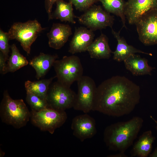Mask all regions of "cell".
I'll return each mask as SVG.
<instances>
[{
  "mask_svg": "<svg viewBox=\"0 0 157 157\" xmlns=\"http://www.w3.org/2000/svg\"><path fill=\"white\" fill-rule=\"evenodd\" d=\"M150 118L156 124V129L157 131V121L151 115H150Z\"/></svg>",
  "mask_w": 157,
  "mask_h": 157,
  "instance_id": "4dcf8cb0",
  "label": "cell"
},
{
  "mask_svg": "<svg viewBox=\"0 0 157 157\" xmlns=\"http://www.w3.org/2000/svg\"><path fill=\"white\" fill-rule=\"evenodd\" d=\"M144 120L134 116L126 121L112 124L105 129L104 140L109 150L124 152L133 145L142 128Z\"/></svg>",
  "mask_w": 157,
  "mask_h": 157,
  "instance_id": "7a4b0ae2",
  "label": "cell"
},
{
  "mask_svg": "<svg viewBox=\"0 0 157 157\" xmlns=\"http://www.w3.org/2000/svg\"><path fill=\"white\" fill-rule=\"evenodd\" d=\"M149 156L150 157H157V147L155 149L154 151Z\"/></svg>",
  "mask_w": 157,
  "mask_h": 157,
  "instance_id": "f546056e",
  "label": "cell"
},
{
  "mask_svg": "<svg viewBox=\"0 0 157 157\" xmlns=\"http://www.w3.org/2000/svg\"><path fill=\"white\" fill-rule=\"evenodd\" d=\"M156 138L151 131H145L140 136L131 151V157H147L152 151Z\"/></svg>",
  "mask_w": 157,
  "mask_h": 157,
  "instance_id": "d6986e66",
  "label": "cell"
},
{
  "mask_svg": "<svg viewBox=\"0 0 157 157\" xmlns=\"http://www.w3.org/2000/svg\"><path fill=\"white\" fill-rule=\"evenodd\" d=\"M53 66L57 81L66 87L70 88L73 83L83 76V68L80 58L72 55L65 56L57 60Z\"/></svg>",
  "mask_w": 157,
  "mask_h": 157,
  "instance_id": "5b68a950",
  "label": "cell"
},
{
  "mask_svg": "<svg viewBox=\"0 0 157 157\" xmlns=\"http://www.w3.org/2000/svg\"><path fill=\"white\" fill-rule=\"evenodd\" d=\"M109 157H127L124 152H119V153L109 155Z\"/></svg>",
  "mask_w": 157,
  "mask_h": 157,
  "instance_id": "f1b7e54d",
  "label": "cell"
},
{
  "mask_svg": "<svg viewBox=\"0 0 157 157\" xmlns=\"http://www.w3.org/2000/svg\"><path fill=\"white\" fill-rule=\"evenodd\" d=\"M154 9H157V0H128L124 13L129 23L134 24L142 15Z\"/></svg>",
  "mask_w": 157,
  "mask_h": 157,
  "instance_id": "7c38bea8",
  "label": "cell"
},
{
  "mask_svg": "<svg viewBox=\"0 0 157 157\" xmlns=\"http://www.w3.org/2000/svg\"><path fill=\"white\" fill-rule=\"evenodd\" d=\"M44 29L41 24L34 19L24 22H15L7 32L9 40L15 39L19 42L24 50L29 55L31 45Z\"/></svg>",
  "mask_w": 157,
  "mask_h": 157,
  "instance_id": "277c9868",
  "label": "cell"
},
{
  "mask_svg": "<svg viewBox=\"0 0 157 157\" xmlns=\"http://www.w3.org/2000/svg\"><path fill=\"white\" fill-rule=\"evenodd\" d=\"M10 48L11 53L8 59L7 73L14 72L29 63L26 58L20 53L15 44H12Z\"/></svg>",
  "mask_w": 157,
  "mask_h": 157,
  "instance_id": "603a6c76",
  "label": "cell"
},
{
  "mask_svg": "<svg viewBox=\"0 0 157 157\" xmlns=\"http://www.w3.org/2000/svg\"><path fill=\"white\" fill-rule=\"evenodd\" d=\"M7 60L1 52H0V72L1 74H5L7 73V65L6 62Z\"/></svg>",
  "mask_w": 157,
  "mask_h": 157,
  "instance_id": "83f0119b",
  "label": "cell"
},
{
  "mask_svg": "<svg viewBox=\"0 0 157 157\" xmlns=\"http://www.w3.org/2000/svg\"><path fill=\"white\" fill-rule=\"evenodd\" d=\"M94 36V31L86 27L76 28L69 43V52L74 54L87 51L93 41Z\"/></svg>",
  "mask_w": 157,
  "mask_h": 157,
  "instance_id": "4fadbf2b",
  "label": "cell"
},
{
  "mask_svg": "<svg viewBox=\"0 0 157 157\" xmlns=\"http://www.w3.org/2000/svg\"><path fill=\"white\" fill-rule=\"evenodd\" d=\"M0 116L2 122L19 129L29 121L31 112L22 99H14L5 90L0 104Z\"/></svg>",
  "mask_w": 157,
  "mask_h": 157,
  "instance_id": "3957f363",
  "label": "cell"
},
{
  "mask_svg": "<svg viewBox=\"0 0 157 157\" xmlns=\"http://www.w3.org/2000/svg\"><path fill=\"white\" fill-rule=\"evenodd\" d=\"M78 90L73 108L87 113L92 111L93 100L97 87L94 80L82 76L77 81Z\"/></svg>",
  "mask_w": 157,
  "mask_h": 157,
  "instance_id": "30bf717a",
  "label": "cell"
},
{
  "mask_svg": "<svg viewBox=\"0 0 157 157\" xmlns=\"http://www.w3.org/2000/svg\"><path fill=\"white\" fill-rule=\"evenodd\" d=\"M67 115L65 111L48 106L39 111L31 110L30 119L34 126L41 131L53 134L55 130L66 122Z\"/></svg>",
  "mask_w": 157,
  "mask_h": 157,
  "instance_id": "8992f818",
  "label": "cell"
},
{
  "mask_svg": "<svg viewBox=\"0 0 157 157\" xmlns=\"http://www.w3.org/2000/svg\"><path fill=\"white\" fill-rule=\"evenodd\" d=\"M72 33V28L69 25L53 23L47 34L49 46L55 49H60L67 42Z\"/></svg>",
  "mask_w": 157,
  "mask_h": 157,
  "instance_id": "5bb4252c",
  "label": "cell"
},
{
  "mask_svg": "<svg viewBox=\"0 0 157 157\" xmlns=\"http://www.w3.org/2000/svg\"><path fill=\"white\" fill-rule=\"evenodd\" d=\"M76 94L70 88L64 86L57 81L49 87L46 100L48 107L65 111L73 108Z\"/></svg>",
  "mask_w": 157,
  "mask_h": 157,
  "instance_id": "52a82bcc",
  "label": "cell"
},
{
  "mask_svg": "<svg viewBox=\"0 0 157 157\" xmlns=\"http://www.w3.org/2000/svg\"><path fill=\"white\" fill-rule=\"evenodd\" d=\"M58 58L57 55L40 53L39 55L35 57L30 61L29 63L35 70L36 77L37 79H39L46 74L53 66Z\"/></svg>",
  "mask_w": 157,
  "mask_h": 157,
  "instance_id": "ac0fdd59",
  "label": "cell"
},
{
  "mask_svg": "<svg viewBox=\"0 0 157 157\" xmlns=\"http://www.w3.org/2000/svg\"><path fill=\"white\" fill-rule=\"evenodd\" d=\"M124 62L126 69L134 76L151 75V71L155 68L149 65L146 58L135 54L129 56Z\"/></svg>",
  "mask_w": 157,
  "mask_h": 157,
  "instance_id": "e0dca14e",
  "label": "cell"
},
{
  "mask_svg": "<svg viewBox=\"0 0 157 157\" xmlns=\"http://www.w3.org/2000/svg\"><path fill=\"white\" fill-rule=\"evenodd\" d=\"M108 39L101 33L93 40L88 47L87 51L91 58L96 59H108L112 52L108 44Z\"/></svg>",
  "mask_w": 157,
  "mask_h": 157,
  "instance_id": "2e32d148",
  "label": "cell"
},
{
  "mask_svg": "<svg viewBox=\"0 0 157 157\" xmlns=\"http://www.w3.org/2000/svg\"><path fill=\"white\" fill-rule=\"evenodd\" d=\"M140 98L139 86L125 76H113L97 87L92 111L109 116L122 117L131 113Z\"/></svg>",
  "mask_w": 157,
  "mask_h": 157,
  "instance_id": "6da1fadb",
  "label": "cell"
},
{
  "mask_svg": "<svg viewBox=\"0 0 157 157\" xmlns=\"http://www.w3.org/2000/svg\"><path fill=\"white\" fill-rule=\"evenodd\" d=\"M74 6L76 9L80 11H85L99 0H69Z\"/></svg>",
  "mask_w": 157,
  "mask_h": 157,
  "instance_id": "484cf974",
  "label": "cell"
},
{
  "mask_svg": "<svg viewBox=\"0 0 157 157\" xmlns=\"http://www.w3.org/2000/svg\"><path fill=\"white\" fill-rule=\"evenodd\" d=\"M111 32L117 42L116 49L112 53L113 54V58L114 60L119 62L124 61L129 56L136 53L152 55L150 53L144 52L136 49L133 46L129 45L125 39L120 36V31L117 32L112 28Z\"/></svg>",
  "mask_w": 157,
  "mask_h": 157,
  "instance_id": "9a60e30c",
  "label": "cell"
},
{
  "mask_svg": "<svg viewBox=\"0 0 157 157\" xmlns=\"http://www.w3.org/2000/svg\"><path fill=\"white\" fill-rule=\"evenodd\" d=\"M139 39L145 46L157 44V9L141 16L135 23Z\"/></svg>",
  "mask_w": 157,
  "mask_h": 157,
  "instance_id": "9c48e42d",
  "label": "cell"
},
{
  "mask_svg": "<svg viewBox=\"0 0 157 157\" xmlns=\"http://www.w3.org/2000/svg\"><path fill=\"white\" fill-rule=\"evenodd\" d=\"M26 100L30 106L31 110L39 111L48 106L46 99H43L33 93L26 92Z\"/></svg>",
  "mask_w": 157,
  "mask_h": 157,
  "instance_id": "cb8c5ba5",
  "label": "cell"
},
{
  "mask_svg": "<svg viewBox=\"0 0 157 157\" xmlns=\"http://www.w3.org/2000/svg\"><path fill=\"white\" fill-rule=\"evenodd\" d=\"M10 40L8 32L3 31L0 29V50L6 59H8L9 51V41Z\"/></svg>",
  "mask_w": 157,
  "mask_h": 157,
  "instance_id": "d4e9b609",
  "label": "cell"
},
{
  "mask_svg": "<svg viewBox=\"0 0 157 157\" xmlns=\"http://www.w3.org/2000/svg\"><path fill=\"white\" fill-rule=\"evenodd\" d=\"M56 77L32 81L27 80L25 83L26 92H29L46 99L50 84Z\"/></svg>",
  "mask_w": 157,
  "mask_h": 157,
  "instance_id": "44dd1931",
  "label": "cell"
},
{
  "mask_svg": "<svg viewBox=\"0 0 157 157\" xmlns=\"http://www.w3.org/2000/svg\"><path fill=\"white\" fill-rule=\"evenodd\" d=\"M71 128L73 135L81 142L92 138L97 133L95 120L87 113L74 117Z\"/></svg>",
  "mask_w": 157,
  "mask_h": 157,
  "instance_id": "8fae6325",
  "label": "cell"
},
{
  "mask_svg": "<svg viewBox=\"0 0 157 157\" xmlns=\"http://www.w3.org/2000/svg\"><path fill=\"white\" fill-rule=\"evenodd\" d=\"M77 18L79 22L93 31L107 27L112 28L115 20L114 16L111 15L100 6L95 4Z\"/></svg>",
  "mask_w": 157,
  "mask_h": 157,
  "instance_id": "ba28073f",
  "label": "cell"
},
{
  "mask_svg": "<svg viewBox=\"0 0 157 157\" xmlns=\"http://www.w3.org/2000/svg\"><path fill=\"white\" fill-rule=\"evenodd\" d=\"M56 8L52 13L51 19H59L61 22L76 23L74 18L77 17L74 14L73 4L70 1L67 2L63 0H59L56 3Z\"/></svg>",
  "mask_w": 157,
  "mask_h": 157,
  "instance_id": "ffe728a7",
  "label": "cell"
},
{
  "mask_svg": "<svg viewBox=\"0 0 157 157\" xmlns=\"http://www.w3.org/2000/svg\"><path fill=\"white\" fill-rule=\"evenodd\" d=\"M59 0H44L45 8L48 14V20H51L52 10L54 3Z\"/></svg>",
  "mask_w": 157,
  "mask_h": 157,
  "instance_id": "4316f807",
  "label": "cell"
},
{
  "mask_svg": "<svg viewBox=\"0 0 157 157\" xmlns=\"http://www.w3.org/2000/svg\"><path fill=\"white\" fill-rule=\"evenodd\" d=\"M104 9L108 12L113 14L121 19L123 28H126V17L124 11L126 1L124 0H99Z\"/></svg>",
  "mask_w": 157,
  "mask_h": 157,
  "instance_id": "7402d4cb",
  "label": "cell"
}]
</instances>
